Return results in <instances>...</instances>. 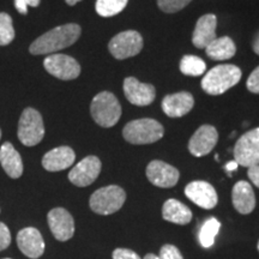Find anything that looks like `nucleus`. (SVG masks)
<instances>
[{
  "label": "nucleus",
  "mask_w": 259,
  "mask_h": 259,
  "mask_svg": "<svg viewBox=\"0 0 259 259\" xmlns=\"http://www.w3.org/2000/svg\"><path fill=\"white\" fill-rule=\"evenodd\" d=\"M46 71L61 80L76 79L80 74V65L74 58L66 54H51L44 60Z\"/></svg>",
  "instance_id": "nucleus-9"
},
{
  "label": "nucleus",
  "mask_w": 259,
  "mask_h": 259,
  "mask_svg": "<svg viewBox=\"0 0 259 259\" xmlns=\"http://www.w3.org/2000/svg\"><path fill=\"white\" fill-rule=\"evenodd\" d=\"M185 194L191 202L203 209H212L218 205V193L206 181H192L185 187Z\"/></svg>",
  "instance_id": "nucleus-15"
},
{
  "label": "nucleus",
  "mask_w": 259,
  "mask_h": 259,
  "mask_svg": "<svg viewBox=\"0 0 259 259\" xmlns=\"http://www.w3.org/2000/svg\"><path fill=\"white\" fill-rule=\"evenodd\" d=\"M232 202L235 210L242 215L251 213L255 208V196L247 181H238L233 187Z\"/></svg>",
  "instance_id": "nucleus-20"
},
{
  "label": "nucleus",
  "mask_w": 259,
  "mask_h": 259,
  "mask_svg": "<svg viewBox=\"0 0 259 259\" xmlns=\"http://www.w3.org/2000/svg\"><path fill=\"white\" fill-rule=\"evenodd\" d=\"M40 2L41 0H15V6L19 14L27 15L29 6L36 8V6L40 5Z\"/></svg>",
  "instance_id": "nucleus-31"
},
{
  "label": "nucleus",
  "mask_w": 259,
  "mask_h": 259,
  "mask_svg": "<svg viewBox=\"0 0 259 259\" xmlns=\"http://www.w3.org/2000/svg\"><path fill=\"white\" fill-rule=\"evenodd\" d=\"M206 65L203 59L196 56H185L180 61V71L186 76H202Z\"/></svg>",
  "instance_id": "nucleus-26"
},
{
  "label": "nucleus",
  "mask_w": 259,
  "mask_h": 259,
  "mask_svg": "<svg viewBox=\"0 0 259 259\" xmlns=\"http://www.w3.org/2000/svg\"><path fill=\"white\" fill-rule=\"evenodd\" d=\"M0 138H2V130H0Z\"/></svg>",
  "instance_id": "nucleus-39"
},
{
  "label": "nucleus",
  "mask_w": 259,
  "mask_h": 259,
  "mask_svg": "<svg viewBox=\"0 0 259 259\" xmlns=\"http://www.w3.org/2000/svg\"><path fill=\"white\" fill-rule=\"evenodd\" d=\"M18 139L25 147H35L45 137L44 119L40 112L28 107L22 112L18 121Z\"/></svg>",
  "instance_id": "nucleus-5"
},
{
  "label": "nucleus",
  "mask_w": 259,
  "mask_h": 259,
  "mask_svg": "<svg viewBox=\"0 0 259 259\" xmlns=\"http://www.w3.org/2000/svg\"><path fill=\"white\" fill-rule=\"evenodd\" d=\"M216 25L218 19L212 14L204 15L198 19L192 35L193 45L199 50H205L216 38Z\"/></svg>",
  "instance_id": "nucleus-17"
},
{
  "label": "nucleus",
  "mask_w": 259,
  "mask_h": 259,
  "mask_svg": "<svg viewBox=\"0 0 259 259\" xmlns=\"http://www.w3.org/2000/svg\"><path fill=\"white\" fill-rule=\"evenodd\" d=\"M11 244V233L5 223L0 222V251H4Z\"/></svg>",
  "instance_id": "nucleus-30"
},
{
  "label": "nucleus",
  "mask_w": 259,
  "mask_h": 259,
  "mask_svg": "<svg viewBox=\"0 0 259 259\" xmlns=\"http://www.w3.org/2000/svg\"><path fill=\"white\" fill-rule=\"evenodd\" d=\"M162 218L176 225H187L192 220V212L185 204L177 199H168L162 208Z\"/></svg>",
  "instance_id": "nucleus-22"
},
{
  "label": "nucleus",
  "mask_w": 259,
  "mask_h": 259,
  "mask_svg": "<svg viewBox=\"0 0 259 259\" xmlns=\"http://www.w3.org/2000/svg\"><path fill=\"white\" fill-rule=\"evenodd\" d=\"M65 2H66V4H67V5H70V6H73V5H76L77 3L82 2V0H65Z\"/></svg>",
  "instance_id": "nucleus-37"
},
{
  "label": "nucleus",
  "mask_w": 259,
  "mask_h": 259,
  "mask_svg": "<svg viewBox=\"0 0 259 259\" xmlns=\"http://www.w3.org/2000/svg\"><path fill=\"white\" fill-rule=\"evenodd\" d=\"M143 259H160V258H158L157 255L153 254V253H148L147 255H145V257H144Z\"/></svg>",
  "instance_id": "nucleus-38"
},
{
  "label": "nucleus",
  "mask_w": 259,
  "mask_h": 259,
  "mask_svg": "<svg viewBox=\"0 0 259 259\" xmlns=\"http://www.w3.org/2000/svg\"><path fill=\"white\" fill-rule=\"evenodd\" d=\"M164 135V128L154 119H138L125 125L122 136L131 144H151L160 141Z\"/></svg>",
  "instance_id": "nucleus-3"
},
{
  "label": "nucleus",
  "mask_w": 259,
  "mask_h": 259,
  "mask_svg": "<svg viewBox=\"0 0 259 259\" xmlns=\"http://www.w3.org/2000/svg\"><path fill=\"white\" fill-rule=\"evenodd\" d=\"M147 178L151 184L162 189H169L177 185L178 180H179V170L176 167L170 166L163 161H151L148 164Z\"/></svg>",
  "instance_id": "nucleus-11"
},
{
  "label": "nucleus",
  "mask_w": 259,
  "mask_h": 259,
  "mask_svg": "<svg viewBox=\"0 0 259 259\" xmlns=\"http://www.w3.org/2000/svg\"><path fill=\"white\" fill-rule=\"evenodd\" d=\"M258 251H259V241H258Z\"/></svg>",
  "instance_id": "nucleus-40"
},
{
  "label": "nucleus",
  "mask_w": 259,
  "mask_h": 259,
  "mask_svg": "<svg viewBox=\"0 0 259 259\" xmlns=\"http://www.w3.org/2000/svg\"><path fill=\"white\" fill-rule=\"evenodd\" d=\"M8 259H9V258H8Z\"/></svg>",
  "instance_id": "nucleus-41"
},
{
  "label": "nucleus",
  "mask_w": 259,
  "mask_h": 259,
  "mask_svg": "<svg viewBox=\"0 0 259 259\" xmlns=\"http://www.w3.org/2000/svg\"><path fill=\"white\" fill-rule=\"evenodd\" d=\"M80 32H82V29L76 23L59 25L37 37L30 45L29 52L32 56L56 53L64 48L72 46L79 38Z\"/></svg>",
  "instance_id": "nucleus-1"
},
{
  "label": "nucleus",
  "mask_w": 259,
  "mask_h": 259,
  "mask_svg": "<svg viewBox=\"0 0 259 259\" xmlns=\"http://www.w3.org/2000/svg\"><path fill=\"white\" fill-rule=\"evenodd\" d=\"M143 48V37L135 30L122 31L109 41L108 50L115 59L124 60L139 54Z\"/></svg>",
  "instance_id": "nucleus-8"
},
{
  "label": "nucleus",
  "mask_w": 259,
  "mask_h": 259,
  "mask_svg": "<svg viewBox=\"0 0 259 259\" xmlns=\"http://www.w3.org/2000/svg\"><path fill=\"white\" fill-rule=\"evenodd\" d=\"M192 0H157L158 8L167 14H174L187 6Z\"/></svg>",
  "instance_id": "nucleus-28"
},
{
  "label": "nucleus",
  "mask_w": 259,
  "mask_h": 259,
  "mask_svg": "<svg viewBox=\"0 0 259 259\" xmlns=\"http://www.w3.org/2000/svg\"><path fill=\"white\" fill-rule=\"evenodd\" d=\"M126 199L125 191L120 186L109 185L95 191L89 204L94 212L99 215H112L121 209Z\"/></svg>",
  "instance_id": "nucleus-6"
},
{
  "label": "nucleus",
  "mask_w": 259,
  "mask_h": 259,
  "mask_svg": "<svg viewBox=\"0 0 259 259\" xmlns=\"http://www.w3.org/2000/svg\"><path fill=\"white\" fill-rule=\"evenodd\" d=\"M113 259H142L135 251L128 248H116L112 254Z\"/></svg>",
  "instance_id": "nucleus-33"
},
{
  "label": "nucleus",
  "mask_w": 259,
  "mask_h": 259,
  "mask_svg": "<svg viewBox=\"0 0 259 259\" xmlns=\"http://www.w3.org/2000/svg\"><path fill=\"white\" fill-rule=\"evenodd\" d=\"M247 176H248V178H250V180L252 181V183H253L254 185L259 189V164L248 168Z\"/></svg>",
  "instance_id": "nucleus-34"
},
{
  "label": "nucleus",
  "mask_w": 259,
  "mask_h": 259,
  "mask_svg": "<svg viewBox=\"0 0 259 259\" xmlns=\"http://www.w3.org/2000/svg\"><path fill=\"white\" fill-rule=\"evenodd\" d=\"M101 161L96 156H87L74 166L69 173V180L78 187L92 185L100 176Z\"/></svg>",
  "instance_id": "nucleus-10"
},
{
  "label": "nucleus",
  "mask_w": 259,
  "mask_h": 259,
  "mask_svg": "<svg viewBox=\"0 0 259 259\" xmlns=\"http://www.w3.org/2000/svg\"><path fill=\"white\" fill-rule=\"evenodd\" d=\"M158 258L160 259H184L183 254L180 253V251L178 250V247L169 244L162 246Z\"/></svg>",
  "instance_id": "nucleus-29"
},
{
  "label": "nucleus",
  "mask_w": 259,
  "mask_h": 259,
  "mask_svg": "<svg viewBox=\"0 0 259 259\" xmlns=\"http://www.w3.org/2000/svg\"><path fill=\"white\" fill-rule=\"evenodd\" d=\"M246 87L253 94H259V66L252 71V73L248 77Z\"/></svg>",
  "instance_id": "nucleus-32"
},
{
  "label": "nucleus",
  "mask_w": 259,
  "mask_h": 259,
  "mask_svg": "<svg viewBox=\"0 0 259 259\" xmlns=\"http://www.w3.org/2000/svg\"><path fill=\"white\" fill-rule=\"evenodd\" d=\"M48 226L52 234L59 241H67L74 234V221L72 215L64 208L52 209L47 215Z\"/></svg>",
  "instance_id": "nucleus-12"
},
{
  "label": "nucleus",
  "mask_w": 259,
  "mask_h": 259,
  "mask_svg": "<svg viewBox=\"0 0 259 259\" xmlns=\"http://www.w3.org/2000/svg\"><path fill=\"white\" fill-rule=\"evenodd\" d=\"M76 160V154L70 147L52 149L42 158V166L48 171H60L71 167Z\"/></svg>",
  "instance_id": "nucleus-18"
},
{
  "label": "nucleus",
  "mask_w": 259,
  "mask_h": 259,
  "mask_svg": "<svg viewBox=\"0 0 259 259\" xmlns=\"http://www.w3.org/2000/svg\"><path fill=\"white\" fill-rule=\"evenodd\" d=\"M0 164L5 173L12 179H18L23 174V162L21 155L10 142H5L0 148Z\"/></svg>",
  "instance_id": "nucleus-21"
},
{
  "label": "nucleus",
  "mask_w": 259,
  "mask_h": 259,
  "mask_svg": "<svg viewBox=\"0 0 259 259\" xmlns=\"http://www.w3.org/2000/svg\"><path fill=\"white\" fill-rule=\"evenodd\" d=\"M252 47H253V51L255 54H258L259 56V32L257 35H255L254 40H253V45H252Z\"/></svg>",
  "instance_id": "nucleus-36"
},
{
  "label": "nucleus",
  "mask_w": 259,
  "mask_h": 259,
  "mask_svg": "<svg viewBox=\"0 0 259 259\" xmlns=\"http://www.w3.org/2000/svg\"><path fill=\"white\" fill-rule=\"evenodd\" d=\"M219 141V134L211 125H203L194 132L189 142L190 153L196 157L205 156L211 153Z\"/></svg>",
  "instance_id": "nucleus-13"
},
{
  "label": "nucleus",
  "mask_w": 259,
  "mask_h": 259,
  "mask_svg": "<svg viewBox=\"0 0 259 259\" xmlns=\"http://www.w3.org/2000/svg\"><path fill=\"white\" fill-rule=\"evenodd\" d=\"M241 74L235 65H219L204 76L202 89L209 95H221L239 83Z\"/></svg>",
  "instance_id": "nucleus-2"
},
{
  "label": "nucleus",
  "mask_w": 259,
  "mask_h": 259,
  "mask_svg": "<svg viewBox=\"0 0 259 259\" xmlns=\"http://www.w3.org/2000/svg\"><path fill=\"white\" fill-rule=\"evenodd\" d=\"M238 166L239 164L236 163L235 161H231V162H228V163L226 164V170L228 171V174L229 176H231V171H233V170H236V168H238Z\"/></svg>",
  "instance_id": "nucleus-35"
},
{
  "label": "nucleus",
  "mask_w": 259,
  "mask_h": 259,
  "mask_svg": "<svg viewBox=\"0 0 259 259\" xmlns=\"http://www.w3.org/2000/svg\"><path fill=\"white\" fill-rule=\"evenodd\" d=\"M124 93L128 102L135 106H148L155 100L156 90L148 83H141L135 77H127L124 80Z\"/></svg>",
  "instance_id": "nucleus-14"
},
{
  "label": "nucleus",
  "mask_w": 259,
  "mask_h": 259,
  "mask_svg": "<svg viewBox=\"0 0 259 259\" xmlns=\"http://www.w3.org/2000/svg\"><path fill=\"white\" fill-rule=\"evenodd\" d=\"M206 54L212 60H228L235 56L236 47L231 37H216L208 47L205 48Z\"/></svg>",
  "instance_id": "nucleus-23"
},
{
  "label": "nucleus",
  "mask_w": 259,
  "mask_h": 259,
  "mask_svg": "<svg viewBox=\"0 0 259 259\" xmlns=\"http://www.w3.org/2000/svg\"><path fill=\"white\" fill-rule=\"evenodd\" d=\"M16 32L11 16L0 12V46H8L15 40Z\"/></svg>",
  "instance_id": "nucleus-27"
},
{
  "label": "nucleus",
  "mask_w": 259,
  "mask_h": 259,
  "mask_svg": "<svg viewBox=\"0 0 259 259\" xmlns=\"http://www.w3.org/2000/svg\"><path fill=\"white\" fill-rule=\"evenodd\" d=\"M234 158L239 166L250 168L259 164V127L242 135L234 147Z\"/></svg>",
  "instance_id": "nucleus-7"
},
{
  "label": "nucleus",
  "mask_w": 259,
  "mask_h": 259,
  "mask_svg": "<svg viewBox=\"0 0 259 259\" xmlns=\"http://www.w3.org/2000/svg\"><path fill=\"white\" fill-rule=\"evenodd\" d=\"M17 245L22 253L31 259L40 258L45 252V241L36 228L27 227L17 234Z\"/></svg>",
  "instance_id": "nucleus-16"
},
{
  "label": "nucleus",
  "mask_w": 259,
  "mask_h": 259,
  "mask_svg": "<svg viewBox=\"0 0 259 259\" xmlns=\"http://www.w3.org/2000/svg\"><path fill=\"white\" fill-rule=\"evenodd\" d=\"M193 96L187 92H181L164 97L162 101V109L170 118H181L193 108Z\"/></svg>",
  "instance_id": "nucleus-19"
},
{
  "label": "nucleus",
  "mask_w": 259,
  "mask_h": 259,
  "mask_svg": "<svg viewBox=\"0 0 259 259\" xmlns=\"http://www.w3.org/2000/svg\"><path fill=\"white\" fill-rule=\"evenodd\" d=\"M128 0H96V12L101 17H113L120 14L127 5Z\"/></svg>",
  "instance_id": "nucleus-25"
},
{
  "label": "nucleus",
  "mask_w": 259,
  "mask_h": 259,
  "mask_svg": "<svg viewBox=\"0 0 259 259\" xmlns=\"http://www.w3.org/2000/svg\"><path fill=\"white\" fill-rule=\"evenodd\" d=\"M221 223L218 219L210 218L203 223L199 231V242L204 248H209L215 244V238L219 234Z\"/></svg>",
  "instance_id": "nucleus-24"
},
{
  "label": "nucleus",
  "mask_w": 259,
  "mask_h": 259,
  "mask_svg": "<svg viewBox=\"0 0 259 259\" xmlns=\"http://www.w3.org/2000/svg\"><path fill=\"white\" fill-rule=\"evenodd\" d=\"M94 121L102 127H112L121 116V106L114 94L102 92L94 97L90 106Z\"/></svg>",
  "instance_id": "nucleus-4"
}]
</instances>
